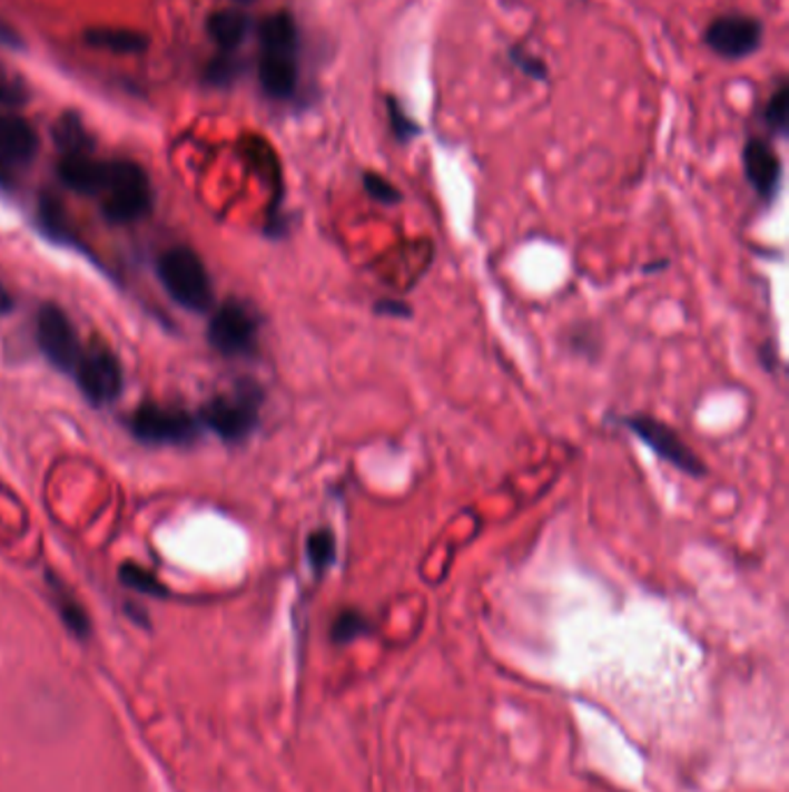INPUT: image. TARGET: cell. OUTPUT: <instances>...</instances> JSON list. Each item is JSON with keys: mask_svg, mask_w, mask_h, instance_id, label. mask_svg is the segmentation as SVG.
I'll return each mask as SVG.
<instances>
[{"mask_svg": "<svg viewBox=\"0 0 789 792\" xmlns=\"http://www.w3.org/2000/svg\"><path fill=\"white\" fill-rule=\"evenodd\" d=\"M765 28L755 17L748 14H724L709 23L704 42L709 49L729 61H741L752 56L762 45Z\"/></svg>", "mask_w": 789, "mask_h": 792, "instance_id": "cell-10", "label": "cell"}, {"mask_svg": "<svg viewBox=\"0 0 789 792\" xmlns=\"http://www.w3.org/2000/svg\"><path fill=\"white\" fill-rule=\"evenodd\" d=\"M366 630V622L359 612H343L334 624V639L349 642Z\"/></svg>", "mask_w": 789, "mask_h": 792, "instance_id": "cell-26", "label": "cell"}, {"mask_svg": "<svg viewBox=\"0 0 789 792\" xmlns=\"http://www.w3.org/2000/svg\"><path fill=\"white\" fill-rule=\"evenodd\" d=\"M743 172L755 195L765 204H773L782 188V163L769 141L759 137H750L746 141Z\"/></svg>", "mask_w": 789, "mask_h": 792, "instance_id": "cell-11", "label": "cell"}, {"mask_svg": "<svg viewBox=\"0 0 789 792\" xmlns=\"http://www.w3.org/2000/svg\"><path fill=\"white\" fill-rule=\"evenodd\" d=\"M72 375H75V383L79 385L81 394L89 399L93 405L114 403L124 392L121 362L100 341L81 345Z\"/></svg>", "mask_w": 789, "mask_h": 792, "instance_id": "cell-6", "label": "cell"}, {"mask_svg": "<svg viewBox=\"0 0 789 792\" xmlns=\"http://www.w3.org/2000/svg\"><path fill=\"white\" fill-rule=\"evenodd\" d=\"M53 139L63 156L93 154V137L77 114H63L53 126Z\"/></svg>", "mask_w": 789, "mask_h": 792, "instance_id": "cell-17", "label": "cell"}, {"mask_svg": "<svg viewBox=\"0 0 789 792\" xmlns=\"http://www.w3.org/2000/svg\"><path fill=\"white\" fill-rule=\"evenodd\" d=\"M246 3H248V0H246Z\"/></svg>", "mask_w": 789, "mask_h": 792, "instance_id": "cell-30", "label": "cell"}, {"mask_svg": "<svg viewBox=\"0 0 789 792\" xmlns=\"http://www.w3.org/2000/svg\"><path fill=\"white\" fill-rule=\"evenodd\" d=\"M362 184H364L366 195L371 199H375L377 204H385V207H394V204H398L403 199V193L389 179H385L383 174L364 172L362 174Z\"/></svg>", "mask_w": 789, "mask_h": 792, "instance_id": "cell-21", "label": "cell"}, {"mask_svg": "<svg viewBox=\"0 0 789 792\" xmlns=\"http://www.w3.org/2000/svg\"><path fill=\"white\" fill-rule=\"evenodd\" d=\"M789 100V91H787V86L782 84L778 91L771 96V100L767 102V109H765V124L767 128L773 133V135H785L787 133V105Z\"/></svg>", "mask_w": 789, "mask_h": 792, "instance_id": "cell-24", "label": "cell"}, {"mask_svg": "<svg viewBox=\"0 0 789 792\" xmlns=\"http://www.w3.org/2000/svg\"><path fill=\"white\" fill-rule=\"evenodd\" d=\"M199 420L181 408L144 403L128 418L130 433L146 446H188L199 436Z\"/></svg>", "mask_w": 789, "mask_h": 792, "instance_id": "cell-7", "label": "cell"}, {"mask_svg": "<svg viewBox=\"0 0 789 792\" xmlns=\"http://www.w3.org/2000/svg\"><path fill=\"white\" fill-rule=\"evenodd\" d=\"M387 114H389V126H392V133L394 137L401 141V144H407V141H413L422 128L417 121H413L411 116L405 114V109L401 107V102L392 96H387Z\"/></svg>", "mask_w": 789, "mask_h": 792, "instance_id": "cell-22", "label": "cell"}, {"mask_svg": "<svg viewBox=\"0 0 789 792\" xmlns=\"http://www.w3.org/2000/svg\"><path fill=\"white\" fill-rule=\"evenodd\" d=\"M58 176L63 186L79 195H100L107 176V163L93 158V154H72L58 160Z\"/></svg>", "mask_w": 789, "mask_h": 792, "instance_id": "cell-13", "label": "cell"}, {"mask_svg": "<svg viewBox=\"0 0 789 792\" xmlns=\"http://www.w3.org/2000/svg\"><path fill=\"white\" fill-rule=\"evenodd\" d=\"M510 58H512V61H514L525 75H529V77H533V79H546V68H544L542 61H537L535 56L525 53V51H521V49L514 47V49H510Z\"/></svg>", "mask_w": 789, "mask_h": 792, "instance_id": "cell-27", "label": "cell"}, {"mask_svg": "<svg viewBox=\"0 0 789 792\" xmlns=\"http://www.w3.org/2000/svg\"><path fill=\"white\" fill-rule=\"evenodd\" d=\"M14 309V300L10 295V290L3 285V281H0V315H6Z\"/></svg>", "mask_w": 789, "mask_h": 792, "instance_id": "cell-29", "label": "cell"}, {"mask_svg": "<svg viewBox=\"0 0 789 792\" xmlns=\"http://www.w3.org/2000/svg\"><path fill=\"white\" fill-rule=\"evenodd\" d=\"M49 589H51L53 605H56L58 614H61V619L68 626V630L81 639L89 637L91 622H89V614H86V609L81 607V603L66 589L61 579L49 577Z\"/></svg>", "mask_w": 789, "mask_h": 792, "instance_id": "cell-14", "label": "cell"}, {"mask_svg": "<svg viewBox=\"0 0 789 792\" xmlns=\"http://www.w3.org/2000/svg\"><path fill=\"white\" fill-rule=\"evenodd\" d=\"M121 581L132 591H139L144 596H167V589L160 584V579L137 564H126L119 570Z\"/></svg>", "mask_w": 789, "mask_h": 792, "instance_id": "cell-20", "label": "cell"}, {"mask_svg": "<svg viewBox=\"0 0 789 792\" xmlns=\"http://www.w3.org/2000/svg\"><path fill=\"white\" fill-rule=\"evenodd\" d=\"M259 330L262 320L250 304L227 300L214 311L207 339L223 358H250L259 348Z\"/></svg>", "mask_w": 789, "mask_h": 792, "instance_id": "cell-5", "label": "cell"}, {"mask_svg": "<svg viewBox=\"0 0 789 792\" xmlns=\"http://www.w3.org/2000/svg\"><path fill=\"white\" fill-rule=\"evenodd\" d=\"M306 559L310 570L319 577L325 575L338 559V542L329 526L315 528L306 538Z\"/></svg>", "mask_w": 789, "mask_h": 792, "instance_id": "cell-18", "label": "cell"}, {"mask_svg": "<svg viewBox=\"0 0 789 792\" xmlns=\"http://www.w3.org/2000/svg\"><path fill=\"white\" fill-rule=\"evenodd\" d=\"M373 309L379 315H392V317H411L413 315L411 306H405L403 302H396V300H379V302H375Z\"/></svg>", "mask_w": 789, "mask_h": 792, "instance_id": "cell-28", "label": "cell"}, {"mask_svg": "<svg viewBox=\"0 0 789 792\" xmlns=\"http://www.w3.org/2000/svg\"><path fill=\"white\" fill-rule=\"evenodd\" d=\"M38 221H40V227L45 234H49V237L53 242H75L72 237V229L68 227V221H66V214L63 209L58 207V202L51 199V197H45L40 202V207H38Z\"/></svg>", "mask_w": 789, "mask_h": 792, "instance_id": "cell-19", "label": "cell"}, {"mask_svg": "<svg viewBox=\"0 0 789 792\" xmlns=\"http://www.w3.org/2000/svg\"><path fill=\"white\" fill-rule=\"evenodd\" d=\"M38 133L23 116L0 111V165L19 167L28 165L38 154Z\"/></svg>", "mask_w": 789, "mask_h": 792, "instance_id": "cell-12", "label": "cell"}, {"mask_svg": "<svg viewBox=\"0 0 789 792\" xmlns=\"http://www.w3.org/2000/svg\"><path fill=\"white\" fill-rule=\"evenodd\" d=\"M259 84L274 100H289L299 86V28L289 12L259 23Z\"/></svg>", "mask_w": 789, "mask_h": 792, "instance_id": "cell-1", "label": "cell"}, {"mask_svg": "<svg viewBox=\"0 0 789 792\" xmlns=\"http://www.w3.org/2000/svg\"><path fill=\"white\" fill-rule=\"evenodd\" d=\"M158 276L167 295L179 306L204 313L214 304V287L207 264L188 246L167 248L158 257Z\"/></svg>", "mask_w": 789, "mask_h": 792, "instance_id": "cell-3", "label": "cell"}, {"mask_svg": "<svg viewBox=\"0 0 789 792\" xmlns=\"http://www.w3.org/2000/svg\"><path fill=\"white\" fill-rule=\"evenodd\" d=\"M102 212L116 225L137 223L151 212L154 190L149 174L132 160L107 163L102 186Z\"/></svg>", "mask_w": 789, "mask_h": 792, "instance_id": "cell-4", "label": "cell"}, {"mask_svg": "<svg viewBox=\"0 0 789 792\" xmlns=\"http://www.w3.org/2000/svg\"><path fill=\"white\" fill-rule=\"evenodd\" d=\"M36 339L42 355L66 373H72L81 352L79 336L66 311L56 304H42L36 313Z\"/></svg>", "mask_w": 789, "mask_h": 792, "instance_id": "cell-9", "label": "cell"}, {"mask_svg": "<svg viewBox=\"0 0 789 792\" xmlns=\"http://www.w3.org/2000/svg\"><path fill=\"white\" fill-rule=\"evenodd\" d=\"M86 42L91 47L105 49V51H114V53H141L149 47V40H146L141 33L128 31V28H111V26H102V28H91V31H86Z\"/></svg>", "mask_w": 789, "mask_h": 792, "instance_id": "cell-16", "label": "cell"}, {"mask_svg": "<svg viewBox=\"0 0 789 792\" xmlns=\"http://www.w3.org/2000/svg\"><path fill=\"white\" fill-rule=\"evenodd\" d=\"M28 86L26 81L8 70V68H0V105L3 107H21L28 102Z\"/></svg>", "mask_w": 789, "mask_h": 792, "instance_id": "cell-23", "label": "cell"}, {"mask_svg": "<svg viewBox=\"0 0 789 792\" xmlns=\"http://www.w3.org/2000/svg\"><path fill=\"white\" fill-rule=\"evenodd\" d=\"M248 17L239 10H220L207 23L209 36L223 51H234L241 47L248 36Z\"/></svg>", "mask_w": 789, "mask_h": 792, "instance_id": "cell-15", "label": "cell"}, {"mask_svg": "<svg viewBox=\"0 0 789 792\" xmlns=\"http://www.w3.org/2000/svg\"><path fill=\"white\" fill-rule=\"evenodd\" d=\"M239 68H241V66H239L237 58L231 56V51H223V53L216 58V61H211V66H209V70H207V77H209L211 84L225 86V84H229L234 77L239 75Z\"/></svg>", "mask_w": 789, "mask_h": 792, "instance_id": "cell-25", "label": "cell"}, {"mask_svg": "<svg viewBox=\"0 0 789 792\" xmlns=\"http://www.w3.org/2000/svg\"><path fill=\"white\" fill-rule=\"evenodd\" d=\"M621 424L625 429H630L641 443H644L649 450H653L662 461H667L669 466H674L677 471L690 476V478H707L709 468L707 463L699 459V454L686 443V440L671 429L664 422L644 415V413H634L630 418H623Z\"/></svg>", "mask_w": 789, "mask_h": 792, "instance_id": "cell-8", "label": "cell"}, {"mask_svg": "<svg viewBox=\"0 0 789 792\" xmlns=\"http://www.w3.org/2000/svg\"><path fill=\"white\" fill-rule=\"evenodd\" d=\"M265 392L253 380H244L234 390L214 397L199 410V424L214 431L225 443H241L259 424Z\"/></svg>", "mask_w": 789, "mask_h": 792, "instance_id": "cell-2", "label": "cell"}]
</instances>
